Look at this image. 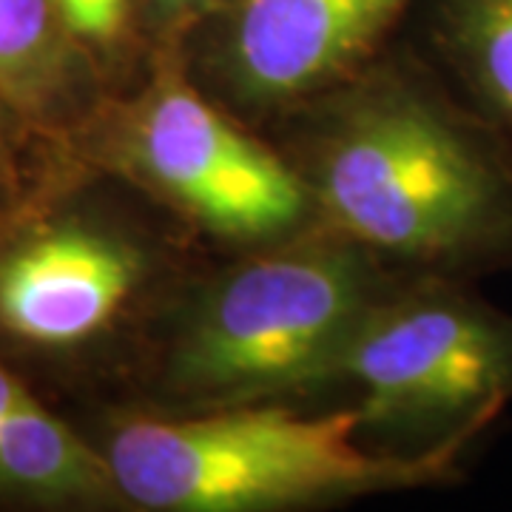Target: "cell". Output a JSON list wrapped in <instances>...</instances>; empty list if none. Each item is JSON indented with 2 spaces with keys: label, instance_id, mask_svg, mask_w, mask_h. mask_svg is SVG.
Listing matches in <instances>:
<instances>
[{
  "label": "cell",
  "instance_id": "obj_1",
  "mask_svg": "<svg viewBox=\"0 0 512 512\" xmlns=\"http://www.w3.org/2000/svg\"><path fill=\"white\" fill-rule=\"evenodd\" d=\"M265 134L319 225L390 274L478 282L512 271V140L430 55L393 40Z\"/></svg>",
  "mask_w": 512,
  "mask_h": 512
},
{
  "label": "cell",
  "instance_id": "obj_2",
  "mask_svg": "<svg viewBox=\"0 0 512 512\" xmlns=\"http://www.w3.org/2000/svg\"><path fill=\"white\" fill-rule=\"evenodd\" d=\"M208 256L160 205L72 157L0 231V359L49 402H111Z\"/></svg>",
  "mask_w": 512,
  "mask_h": 512
},
{
  "label": "cell",
  "instance_id": "obj_3",
  "mask_svg": "<svg viewBox=\"0 0 512 512\" xmlns=\"http://www.w3.org/2000/svg\"><path fill=\"white\" fill-rule=\"evenodd\" d=\"M399 279L325 225L208 256L157 322L120 396L100 404L180 416L330 387L342 350Z\"/></svg>",
  "mask_w": 512,
  "mask_h": 512
},
{
  "label": "cell",
  "instance_id": "obj_4",
  "mask_svg": "<svg viewBox=\"0 0 512 512\" xmlns=\"http://www.w3.org/2000/svg\"><path fill=\"white\" fill-rule=\"evenodd\" d=\"M80 430L106 458L128 512H299L373 495L450 487L470 453L370 450L350 404L299 413L282 402L205 413L89 404Z\"/></svg>",
  "mask_w": 512,
  "mask_h": 512
},
{
  "label": "cell",
  "instance_id": "obj_5",
  "mask_svg": "<svg viewBox=\"0 0 512 512\" xmlns=\"http://www.w3.org/2000/svg\"><path fill=\"white\" fill-rule=\"evenodd\" d=\"M69 151L160 205L211 254L274 245L319 225L288 157L202 92L180 55L154 57Z\"/></svg>",
  "mask_w": 512,
  "mask_h": 512
},
{
  "label": "cell",
  "instance_id": "obj_6",
  "mask_svg": "<svg viewBox=\"0 0 512 512\" xmlns=\"http://www.w3.org/2000/svg\"><path fill=\"white\" fill-rule=\"evenodd\" d=\"M356 390L365 430L402 450L476 453L512 404V313L476 282L402 276L370 308L333 365Z\"/></svg>",
  "mask_w": 512,
  "mask_h": 512
},
{
  "label": "cell",
  "instance_id": "obj_7",
  "mask_svg": "<svg viewBox=\"0 0 512 512\" xmlns=\"http://www.w3.org/2000/svg\"><path fill=\"white\" fill-rule=\"evenodd\" d=\"M416 0H214L180 60L256 131L336 89L396 40Z\"/></svg>",
  "mask_w": 512,
  "mask_h": 512
},
{
  "label": "cell",
  "instance_id": "obj_8",
  "mask_svg": "<svg viewBox=\"0 0 512 512\" xmlns=\"http://www.w3.org/2000/svg\"><path fill=\"white\" fill-rule=\"evenodd\" d=\"M0 507L46 512L128 510L106 458L80 424L0 359Z\"/></svg>",
  "mask_w": 512,
  "mask_h": 512
},
{
  "label": "cell",
  "instance_id": "obj_9",
  "mask_svg": "<svg viewBox=\"0 0 512 512\" xmlns=\"http://www.w3.org/2000/svg\"><path fill=\"white\" fill-rule=\"evenodd\" d=\"M0 94L63 148L109 100L57 0H0Z\"/></svg>",
  "mask_w": 512,
  "mask_h": 512
},
{
  "label": "cell",
  "instance_id": "obj_10",
  "mask_svg": "<svg viewBox=\"0 0 512 512\" xmlns=\"http://www.w3.org/2000/svg\"><path fill=\"white\" fill-rule=\"evenodd\" d=\"M424 29L433 63L512 140V0H427Z\"/></svg>",
  "mask_w": 512,
  "mask_h": 512
},
{
  "label": "cell",
  "instance_id": "obj_11",
  "mask_svg": "<svg viewBox=\"0 0 512 512\" xmlns=\"http://www.w3.org/2000/svg\"><path fill=\"white\" fill-rule=\"evenodd\" d=\"M57 6L109 97L134 89L146 77L154 52L140 0H57Z\"/></svg>",
  "mask_w": 512,
  "mask_h": 512
},
{
  "label": "cell",
  "instance_id": "obj_12",
  "mask_svg": "<svg viewBox=\"0 0 512 512\" xmlns=\"http://www.w3.org/2000/svg\"><path fill=\"white\" fill-rule=\"evenodd\" d=\"M74 154L43 137L0 94V231L63 171Z\"/></svg>",
  "mask_w": 512,
  "mask_h": 512
},
{
  "label": "cell",
  "instance_id": "obj_13",
  "mask_svg": "<svg viewBox=\"0 0 512 512\" xmlns=\"http://www.w3.org/2000/svg\"><path fill=\"white\" fill-rule=\"evenodd\" d=\"M211 3L214 0H140L154 57L180 55L185 37L211 9Z\"/></svg>",
  "mask_w": 512,
  "mask_h": 512
}]
</instances>
